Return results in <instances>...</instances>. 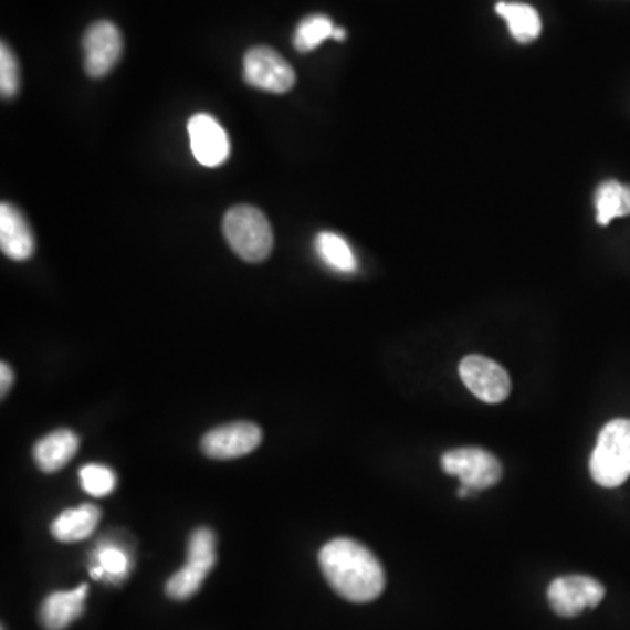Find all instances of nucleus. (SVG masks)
I'll return each instance as SVG.
<instances>
[{
  "mask_svg": "<svg viewBox=\"0 0 630 630\" xmlns=\"http://www.w3.org/2000/svg\"><path fill=\"white\" fill-rule=\"evenodd\" d=\"M261 443V429L251 422H233L212 429L203 437L202 450L210 459L227 461L251 454Z\"/></svg>",
  "mask_w": 630,
  "mask_h": 630,
  "instance_id": "9b49d317",
  "label": "nucleus"
},
{
  "mask_svg": "<svg viewBox=\"0 0 630 630\" xmlns=\"http://www.w3.org/2000/svg\"><path fill=\"white\" fill-rule=\"evenodd\" d=\"M345 30L344 29H338V27H335V32H333V39H336V41H344L345 39Z\"/></svg>",
  "mask_w": 630,
  "mask_h": 630,
  "instance_id": "b1692460",
  "label": "nucleus"
},
{
  "mask_svg": "<svg viewBox=\"0 0 630 630\" xmlns=\"http://www.w3.org/2000/svg\"><path fill=\"white\" fill-rule=\"evenodd\" d=\"M20 92V63L13 50L2 42L0 44V93L2 98L17 97Z\"/></svg>",
  "mask_w": 630,
  "mask_h": 630,
  "instance_id": "4be33fe9",
  "label": "nucleus"
},
{
  "mask_svg": "<svg viewBox=\"0 0 630 630\" xmlns=\"http://www.w3.org/2000/svg\"><path fill=\"white\" fill-rule=\"evenodd\" d=\"M496 13L506 20L510 34L522 44L536 41L542 34V18L531 6L521 2H500L496 6Z\"/></svg>",
  "mask_w": 630,
  "mask_h": 630,
  "instance_id": "dca6fc26",
  "label": "nucleus"
},
{
  "mask_svg": "<svg viewBox=\"0 0 630 630\" xmlns=\"http://www.w3.org/2000/svg\"><path fill=\"white\" fill-rule=\"evenodd\" d=\"M84 69L90 77H102L113 71L123 53V38L111 21H95L83 35Z\"/></svg>",
  "mask_w": 630,
  "mask_h": 630,
  "instance_id": "1a4fd4ad",
  "label": "nucleus"
},
{
  "mask_svg": "<svg viewBox=\"0 0 630 630\" xmlns=\"http://www.w3.org/2000/svg\"><path fill=\"white\" fill-rule=\"evenodd\" d=\"M462 382L476 398L496 405L508 398L512 380L503 366L489 357L468 356L459 365Z\"/></svg>",
  "mask_w": 630,
  "mask_h": 630,
  "instance_id": "6e6552de",
  "label": "nucleus"
},
{
  "mask_svg": "<svg viewBox=\"0 0 630 630\" xmlns=\"http://www.w3.org/2000/svg\"><path fill=\"white\" fill-rule=\"evenodd\" d=\"M605 587L590 576H560L548 587V602L559 617L573 618L605 599Z\"/></svg>",
  "mask_w": 630,
  "mask_h": 630,
  "instance_id": "0eeeda50",
  "label": "nucleus"
},
{
  "mask_svg": "<svg viewBox=\"0 0 630 630\" xmlns=\"http://www.w3.org/2000/svg\"><path fill=\"white\" fill-rule=\"evenodd\" d=\"M315 252L324 261V265H328L335 272L353 273L357 270V260L349 242L332 231H323L317 235Z\"/></svg>",
  "mask_w": 630,
  "mask_h": 630,
  "instance_id": "a211bd4d",
  "label": "nucleus"
},
{
  "mask_svg": "<svg viewBox=\"0 0 630 630\" xmlns=\"http://www.w3.org/2000/svg\"><path fill=\"white\" fill-rule=\"evenodd\" d=\"M216 564V536L210 529H197L188 543V563L167 581L165 592L174 601H186L200 590Z\"/></svg>",
  "mask_w": 630,
  "mask_h": 630,
  "instance_id": "39448f33",
  "label": "nucleus"
},
{
  "mask_svg": "<svg viewBox=\"0 0 630 630\" xmlns=\"http://www.w3.org/2000/svg\"><path fill=\"white\" fill-rule=\"evenodd\" d=\"M319 566L335 592L350 602L374 601L386 587V575L377 557L353 539L338 538L324 545Z\"/></svg>",
  "mask_w": 630,
  "mask_h": 630,
  "instance_id": "f257e3e1",
  "label": "nucleus"
},
{
  "mask_svg": "<svg viewBox=\"0 0 630 630\" xmlns=\"http://www.w3.org/2000/svg\"><path fill=\"white\" fill-rule=\"evenodd\" d=\"M88 596V585L55 592L48 597L41 606V623L46 630H65L83 615L84 601Z\"/></svg>",
  "mask_w": 630,
  "mask_h": 630,
  "instance_id": "ddd939ff",
  "label": "nucleus"
},
{
  "mask_svg": "<svg viewBox=\"0 0 630 630\" xmlns=\"http://www.w3.org/2000/svg\"><path fill=\"white\" fill-rule=\"evenodd\" d=\"M130 557L118 545H102L95 554V566L92 576L95 580L107 578L109 581H119L130 573Z\"/></svg>",
  "mask_w": 630,
  "mask_h": 630,
  "instance_id": "6ab92c4d",
  "label": "nucleus"
},
{
  "mask_svg": "<svg viewBox=\"0 0 630 630\" xmlns=\"http://www.w3.org/2000/svg\"><path fill=\"white\" fill-rule=\"evenodd\" d=\"M335 25L324 14H312L300 21L298 29L294 32L293 44L300 53H308L321 46L326 39L333 38Z\"/></svg>",
  "mask_w": 630,
  "mask_h": 630,
  "instance_id": "aec40b11",
  "label": "nucleus"
},
{
  "mask_svg": "<svg viewBox=\"0 0 630 630\" xmlns=\"http://www.w3.org/2000/svg\"><path fill=\"white\" fill-rule=\"evenodd\" d=\"M441 468L447 475L459 479L461 497L470 496L473 491H483L496 485L503 475L501 462L485 450L475 447L449 450L441 458Z\"/></svg>",
  "mask_w": 630,
  "mask_h": 630,
  "instance_id": "20e7f679",
  "label": "nucleus"
},
{
  "mask_svg": "<svg viewBox=\"0 0 630 630\" xmlns=\"http://www.w3.org/2000/svg\"><path fill=\"white\" fill-rule=\"evenodd\" d=\"M98 521H101V510L93 504H83L80 508H71L59 515L51 525V534L62 543L81 542L92 536Z\"/></svg>",
  "mask_w": 630,
  "mask_h": 630,
  "instance_id": "2eb2a0df",
  "label": "nucleus"
},
{
  "mask_svg": "<svg viewBox=\"0 0 630 630\" xmlns=\"http://www.w3.org/2000/svg\"><path fill=\"white\" fill-rule=\"evenodd\" d=\"M0 249L14 261L29 260L35 251L34 233L18 207L4 202L0 206Z\"/></svg>",
  "mask_w": 630,
  "mask_h": 630,
  "instance_id": "f8f14e48",
  "label": "nucleus"
},
{
  "mask_svg": "<svg viewBox=\"0 0 630 630\" xmlns=\"http://www.w3.org/2000/svg\"><path fill=\"white\" fill-rule=\"evenodd\" d=\"M244 80L263 92L286 93L296 83V74L281 53L269 46H256L245 53Z\"/></svg>",
  "mask_w": 630,
  "mask_h": 630,
  "instance_id": "423d86ee",
  "label": "nucleus"
},
{
  "mask_svg": "<svg viewBox=\"0 0 630 630\" xmlns=\"http://www.w3.org/2000/svg\"><path fill=\"white\" fill-rule=\"evenodd\" d=\"M80 438L69 429H60L48 434L35 443L34 459L44 473H56L67 466L71 459L77 454Z\"/></svg>",
  "mask_w": 630,
  "mask_h": 630,
  "instance_id": "4468645a",
  "label": "nucleus"
},
{
  "mask_svg": "<svg viewBox=\"0 0 630 630\" xmlns=\"http://www.w3.org/2000/svg\"><path fill=\"white\" fill-rule=\"evenodd\" d=\"M223 233L237 256L260 263L273 249V231L266 216L256 207L237 206L223 219Z\"/></svg>",
  "mask_w": 630,
  "mask_h": 630,
  "instance_id": "7ed1b4c3",
  "label": "nucleus"
},
{
  "mask_svg": "<svg viewBox=\"0 0 630 630\" xmlns=\"http://www.w3.org/2000/svg\"><path fill=\"white\" fill-rule=\"evenodd\" d=\"M590 475L601 487H620L630 476V420L615 419L602 428L590 458Z\"/></svg>",
  "mask_w": 630,
  "mask_h": 630,
  "instance_id": "f03ea898",
  "label": "nucleus"
},
{
  "mask_svg": "<svg viewBox=\"0 0 630 630\" xmlns=\"http://www.w3.org/2000/svg\"><path fill=\"white\" fill-rule=\"evenodd\" d=\"M597 221L602 227L613 219L630 216V186L605 181L596 191Z\"/></svg>",
  "mask_w": 630,
  "mask_h": 630,
  "instance_id": "f3484780",
  "label": "nucleus"
},
{
  "mask_svg": "<svg viewBox=\"0 0 630 630\" xmlns=\"http://www.w3.org/2000/svg\"><path fill=\"white\" fill-rule=\"evenodd\" d=\"M0 391H2V398L8 395L9 389H11V384H13V370H11V366L8 363H2L0 365Z\"/></svg>",
  "mask_w": 630,
  "mask_h": 630,
  "instance_id": "5701e85b",
  "label": "nucleus"
},
{
  "mask_svg": "<svg viewBox=\"0 0 630 630\" xmlns=\"http://www.w3.org/2000/svg\"><path fill=\"white\" fill-rule=\"evenodd\" d=\"M189 146L203 167H219L230 156V139L223 126L209 114H195L188 122Z\"/></svg>",
  "mask_w": 630,
  "mask_h": 630,
  "instance_id": "9d476101",
  "label": "nucleus"
},
{
  "mask_svg": "<svg viewBox=\"0 0 630 630\" xmlns=\"http://www.w3.org/2000/svg\"><path fill=\"white\" fill-rule=\"evenodd\" d=\"M81 485L95 497H104L116 487V475L102 464H88L80 471Z\"/></svg>",
  "mask_w": 630,
  "mask_h": 630,
  "instance_id": "412c9836",
  "label": "nucleus"
}]
</instances>
